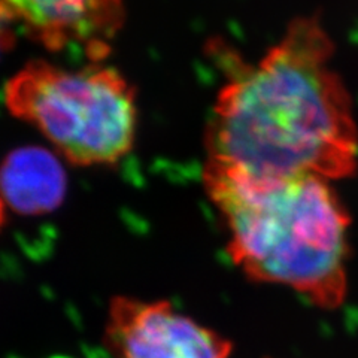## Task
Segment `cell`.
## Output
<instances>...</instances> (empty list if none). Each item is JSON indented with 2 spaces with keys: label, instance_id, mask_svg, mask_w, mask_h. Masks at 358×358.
Segmentation results:
<instances>
[{
  "label": "cell",
  "instance_id": "6da1fadb",
  "mask_svg": "<svg viewBox=\"0 0 358 358\" xmlns=\"http://www.w3.org/2000/svg\"><path fill=\"white\" fill-rule=\"evenodd\" d=\"M333 54L320 17H299L259 62L238 64L208 121L203 182L354 176L358 127Z\"/></svg>",
  "mask_w": 358,
  "mask_h": 358
},
{
  "label": "cell",
  "instance_id": "7a4b0ae2",
  "mask_svg": "<svg viewBox=\"0 0 358 358\" xmlns=\"http://www.w3.org/2000/svg\"><path fill=\"white\" fill-rule=\"evenodd\" d=\"M203 185L226 226L230 259L251 282L287 287L324 310L342 306L351 215L330 181Z\"/></svg>",
  "mask_w": 358,
  "mask_h": 358
},
{
  "label": "cell",
  "instance_id": "3957f363",
  "mask_svg": "<svg viewBox=\"0 0 358 358\" xmlns=\"http://www.w3.org/2000/svg\"><path fill=\"white\" fill-rule=\"evenodd\" d=\"M5 103L76 166L115 164L136 139V93L109 66L30 62L8 81Z\"/></svg>",
  "mask_w": 358,
  "mask_h": 358
},
{
  "label": "cell",
  "instance_id": "277c9868",
  "mask_svg": "<svg viewBox=\"0 0 358 358\" xmlns=\"http://www.w3.org/2000/svg\"><path fill=\"white\" fill-rule=\"evenodd\" d=\"M103 343L115 358H229L226 336L179 312L169 300L115 296L109 300Z\"/></svg>",
  "mask_w": 358,
  "mask_h": 358
},
{
  "label": "cell",
  "instance_id": "5b68a950",
  "mask_svg": "<svg viewBox=\"0 0 358 358\" xmlns=\"http://www.w3.org/2000/svg\"><path fill=\"white\" fill-rule=\"evenodd\" d=\"M0 14L51 51L84 48L103 57L124 24L122 0H0Z\"/></svg>",
  "mask_w": 358,
  "mask_h": 358
},
{
  "label": "cell",
  "instance_id": "8992f818",
  "mask_svg": "<svg viewBox=\"0 0 358 358\" xmlns=\"http://www.w3.org/2000/svg\"><path fill=\"white\" fill-rule=\"evenodd\" d=\"M64 193L63 167L47 150L20 148L0 166V196L18 214H48L62 203Z\"/></svg>",
  "mask_w": 358,
  "mask_h": 358
},
{
  "label": "cell",
  "instance_id": "52a82bcc",
  "mask_svg": "<svg viewBox=\"0 0 358 358\" xmlns=\"http://www.w3.org/2000/svg\"><path fill=\"white\" fill-rule=\"evenodd\" d=\"M5 221H6V203L3 197L0 196V230H2Z\"/></svg>",
  "mask_w": 358,
  "mask_h": 358
},
{
  "label": "cell",
  "instance_id": "ba28073f",
  "mask_svg": "<svg viewBox=\"0 0 358 358\" xmlns=\"http://www.w3.org/2000/svg\"><path fill=\"white\" fill-rule=\"evenodd\" d=\"M51 358H69V357H51Z\"/></svg>",
  "mask_w": 358,
  "mask_h": 358
}]
</instances>
